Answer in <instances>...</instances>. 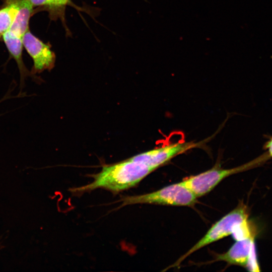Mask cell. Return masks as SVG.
<instances>
[{"instance_id":"cell-3","label":"cell","mask_w":272,"mask_h":272,"mask_svg":"<svg viewBox=\"0 0 272 272\" xmlns=\"http://www.w3.org/2000/svg\"><path fill=\"white\" fill-rule=\"evenodd\" d=\"M269 158L265 153L257 159L240 166L230 169L214 167L197 175L186 178L181 182L197 198L211 191L225 178L248 170Z\"/></svg>"},{"instance_id":"cell-10","label":"cell","mask_w":272,"mask_h":272,"mask_svg":"<svg viewBox=\"0 0 272 272\" xmlns=\"http://www.w3.org/2000/svg\"><path fill=\"white\" fill-rule=\"evenodd\" d=\"M263 149L266 150V153L269 158L272 157V136L265 143Z\"/></svg>"},{"instance_id":"cell-6","label":"cell","mask_w":272,"mask_h":272,"mask_svg":"<svg viewBox=\"0 0 272 272\" xmlns=\"http://www.w3.org/2000/svg\"><path fill=\"white\" fill-rule=\"evenodd\" d=\"M197 146L198 144L191 142L168 144L137 155L141 160L155 170L176 156Z\"/></svg>"},{"instance_id":"cell-11","label":"cell","mask_w":272,"mask_h":272,"mask_svg":"<svg viewBox=\"0 0 272 272\" xmlns=\"http://www.w3.org/2000/svg\"><path fill=\"white\" fill-rule=\"evenodd\" d=\"M57 6L60 11L65 15V9L66 6L70 4V0H56Z\"/></svg>"},{"instance_id":"cell-2","label":"cell","mask_w":272,"mask_h":272,"mask_svg":"<svg viewBox=\"0 0 272 272\" xmlns=\"http://www.w3.org/2000/svg\"><path fill=\"white\" fill-rule=\"evenodd\" d=\"M248 217L247 207L243 203H240L235 209L215 223L204 236L169 267L178 266L186 257L196 251L213 242L232 235L244 222L248 220Z\"/></svg>"},{"instance_id":"cell-9","label":"cell","mask_w":272,"mask_h":272,"mask_svg":"<svg viewBox=\"0 0 272 272\" xmlns=\"http://www.w3.org/2000/svg\"><path fill=\"white\" fill-rule=\"evenodd\" d=\"M36 10H44L49 13V18L53 20L60 19L63 23L64 15L59 10L56 0H29Z\"/></svg>"},{"instance_id":"cell-5","label":"cell","mask_w":272,"mask_h":272,"mask_svg":"<svg viewBox=\"0 0 272 272\" xmlns=\"http://www.w3.org/2000/svg\"><path fill=\"white\" fill-rule=\"evenodd\" d=\"M254 238L236 240L225 253L218 254L216 261H224L229 264L247 268L249 270L259 271L255 255Z\"/></svg>"},{"instance_id":"cell-7","label":"cell","mask_w":272,"mask_h":272,"mask_svg":"<svg viewBox=\"0 0 272 272\" xmlns=\"http://www.w3.org/2000/svg\"><path fill=\"white\" fill-rule=\"evenodd\" d=\"M11 57L18 66L20 76V87L22 89L24 85L27 77H34L26 67L22 57V37L9 30L3 35L2 38Z\"/></svg>"},{"instance_id":"cell-1","label":"cell","mask_w":272,"mask_h":272,"mask_svg":"<svg viewBox=\"0 0 272 272\" xmlns=\"http://www.w3.org/2000/svg\"><path fill=\"white\" fill-rule=\"evenodd\" d=\"M196 196L182 182L164 187L144 194L122 197L120 207L145 203L175 206H193L197 201Z\"/></svg>"},{"instance_id":"cell-8","label":"cell","mask_w":272,"mask_h":272,"mask_svg":"<svg viewBox=\"0 0 272 272\" xmlns=\"http://www.w3.org/2000/svg\"><path fill=\"white\" fill-rule=\"evenodd\" d=\"M3 2L0 8V39L10 28L18 10V8L13 3L8 1Z\"/></svg>"},{"instance_id":"cell-4","label":"cell","mask_w":272,"mask_h":272,"mask_svg":"<svg viewBox=\"0 0 272 272\" xmlns=\"http://www.w3.org/2000/svg\"><path fill=\"white\" fill-rule=\"evenodd\" d=\"M23 47L33 60V76L44 71H51L55 65L56 55L49 42L44 43L28 30L22 37Z\"/></svg>"}]
</instances>
